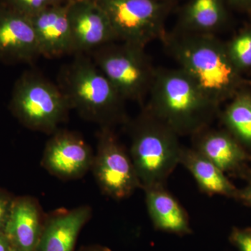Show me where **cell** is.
<instances>
[{
    "label": "cell",
    "instance_id": "2e32d148",
    "mask_svg": "<svg viewBox=\"0 0 251 251\" xmlns=\"http://www.w3.org/2000/svg\"><path fill=\"white\" fill-rule=\"evenodd\" d=\"M144 191L147 209L155 229L179 236L191 233L187 213L165 186Z\"/></svg>",
    "mask_w": 251,
    "mask_h": 251
},
{
    "label": "cell",
    "instance_id": "3957f363",
    "mask_svg": "<svg viewBox=\"0 0 251 251\" xmlns=\"http://www.w3.org/2000/svg\"><path fill=\"white\" fill-rule=\"evenodd\" d=\"M57 85L71 109L84 120L111 127L126 120V100L87 54H75L60 68Z\"/></svg>",
    "mask_w": 251,
    "mask_h": 251
},
{
    "label": "cell",
    "instance_id": "7a4b0ae2",
    "mask_svg": "<svg viewBox=\"0 0 251 251\" xmlns=\"http://www.w3.org/2000/svg\"><path fill=\"white\" fill-rule=\"evenodd\" d=\"M168 52L186 74L214 103L235 93L239 71L229 59L226 45L212 34L179 32L165 36Z\"/></svg>",
    "mask_w": 251,
    "mask_h": 251
},
{
    "label": "cell",
    "instance_id": "e0dca14e",
    "mask_svg": "<svg viewBox=\"0 0 251 251\" xmlns=\"http://www.w3.org/2000/svg\"><path fill=\"white\" fill-rule=\"evenodd\" d=\"M179 163L193 175L202 192L239 199V190L226 177L224 172L194 148L183 147Z\"/></svg>",
    "mask_w": 251,
    "mask_h": 251
},
{
    "label": "cell",
    "instance_id": "8992f818",
    "mask_svg": "<svg viewBox=\"0 0 251 251\" xmlns=\"http://www.w3.org/2000/svg\"><path fill=\"white\" fill-rule=\"evenodd\" d=\"M90 54L125 100L143 103L156 70L145 49L125 42H112L94 50Z\"/></svg>",
    "mask_w": 251,
    "mask_h": 251
},
{
    "label": "cell",
    "instance_id": "5b68a950",
    "mask_svg": "<svg viewBox=\"0 0 251 251\" xmlns=\"http://www.w3.org/2000/svg\"><path fill=\"white\" fill-rule=\"evenodd\" d=\"M9 108L29 129L50 135L67 121L72 110L57 84L34 70L26 71L15 82Z\"/></svg>",
    "mask_w": 251,
    "mask_h": 251
},
{
    "label": "cell",
    "instance_id": "f1b7e54d",
    "mask_svg": "<svg viewBox=\"0 0 251 251\" xmlns=\"http://www.w3.org/2000/svg\"><path fill=\"white\" fill-rule=\"evenodd\" d=\"M158 1H161V0H158Z\"/></svg>",
    "mask_w": 251,
    "mask_h": 251
},
{
    "label": "cell",
    "instance_id": "603a6c76",
    "mask_svg": "<svg viewBox=\"0 0 251 251\" xmlns=\"http://www.w3.org/2000/svg\"><path fill=\"white\" fill-rule=\"evenodd\" d=\"M14 199L0 191V232H4L5 226L9 219Z\"/></svg>",
    "mask_w": 251,
    "mask_h": 251
},
{
    "label": "cell",
    "instance_id": "d6986e66",
    "mask_svg": "<svg viewBox=\"0 0 251 251\" xmlns=\"http://www.w3.org/2000/svg\"><path fill=\"white\" fill-rule=\"evenodd\" d=\"M228 132L242 146L251 148V95L237 94L223 114Z\"/></svg>",
    "mask_w": 251,
    "mask_h": 251
},
{
    "label": "cell",
    "instance_id": "cb8c5ba5",
    "mask_svg": "<svg viewBox=\"0 0 251 251\" xmlns=\"http://www.w3.org/2000/svg\"><path fill=\"white\" fill-rule=\"evenodd\" d=\"M239 199L251 206V179L245 188L239 190Z\"/></svg>",
    "mask_w": 251,
    "mask_h": 251
},
{
    "label": "cell",
    "instance_id": "9c48e42d",
    "mask_svg": "<svg viewBox=\"0 0 251 251\" xmlns=\"http://www.w3.org/2000/svg\"><path fill=\"white\" fill-rule=\"evenodd\" d=\"M67 17L74 55L89 54L100 46L118 41L98 0H71L67 4Z\"/></svg>",
    "mask_w": 251,
    "mask_h": 251
},
{
    "label": "cell",
    "instance_id": "83f0119b",
    "mask_svg": "<svg viewBox=\"0 0 251 251\" xmlns=\"http://www.w3.org/2000/svg\"><path fill=\"white\" fill-rule=\"evenodd\" d=\"M229 1H232L235 4H249V3L251 2V0H229Z\"/></svg>",
    "mask_w": 251,
    "mask_h": 251
},
{
    "label": "cell",
    "instance_id": "6da1fadb",
    "mask_svg": "<svg viewBox=\"0 0 251 251\" xmlns=\"http://www.w3.org/2000/svg\"><path fill=\"white\" fill-rule=\"evenodd\" d=\"M148 97L144 108L179 136L207 128L219 108L179 68L156 69Z\"/></svg>",
    "mask_w": 251,
    "mask_h": 251
},
{
    "label": "cell",
    "instance_id": "f546056e",
    "mask_svg": "<svg viewBox=\"0 0 251 251\" xmlns=\"http://www.w3.org/2000/svg\"><path fill=\"white\" fill-rule=\"evenodd\" d=\"M15 251L13 250V249H12V251Z\"/></svg>",
    "mask_w": 251,
    "mask_h": 251
},
{
    "label": "cell",
    "instance_id": "ffe728a7",
    "mask_svg": "<svg viewBox=\"0 0 251 251\" xmlns=\"http://www.w3.org/2000/svg\"><path fill=\"white\" fill-rule=\"evenodd\" d=\"M231 62L239 72L251 68V29L243 31L226 45Z\"/></svg>",
    "mask_w": 251,
    "mask_h": 251
},
{
    "label": "cell",
    "instance_id": "44dd1931",
    "mask_svg": "<svg viewBox=\"0 0 251 251\" xmlns=\"http://www.w3.org/2000/svg\"><path fill=\"white\" fill-rule=\"evenodd\" d=\"M0 3L29 18L51 5L50 0H0Z\"/></svg>",
    "mask_w": 251,
    "mask_h": 251
},
{
    "label": "cell",
    "instance_id": "d4e9b609",
    "mask_svg": "<svg viewBox=\"0 0 251 251\" xmlns=\"http://www.w3.org/2000/svg\"><path fill=\"white\" fill-rule=\"evenodd\" d=\"M11 244L8 240L7 238L2 232H0V251H11Z\"/></svg>",
    "mask_w": 251,
    "mask_h": 251
},
{
    "label": "cell",
    "instance_id": "7402d4cb",
    "mask_svg": "<svg viewBox=\"0 0 251 251\" xmlns=\"http://www.w3.org/2000/svg\"><path fill=\"white\" fill-rule=\"evenodd\" d=\"M229 239L238 251H251V228L234 227Z\"/></svg>",
    "mask_w": 251,
    "mask_h": 251
},
{
    "label": "cell",
    "instance_id": "5bb4252c",
    "mask_svg": "<svg viewBox=\"0 0 251 251\" xmlns=\"http://www.w3.org/2000/svg\"><path fill=\"white\" fill-rule=\"evenodd\" d=\"M44 222L39 202L31 197L14 199L4 233L15 251H34Z\"/></svg>",
    "mask_w": 251,
    "mask_h": 251
},
{
    "label": "cell",
    "instance_id": "ba28073f",
    "mask_svg": "<svg viewBox=\"0 0 251 251\" xmlns=\"http://www.w3.org/2000/svg\"><path fill=\"white\" fill-rule=\"evenodd\" d=\"M91 170L102 192L115 200L129 197L141 188L130 158L111 127L101 126Z\"/></svg>",
    "mask_w": 251,
    "mask_h": 251
},
{
    "label": "cell",
    "instance_id": "4fadbf2b",
    "mask_svg": "<svg viewBox=\"0 0 251 251\" xmlns=\"http://www.w3.org/2000/svg\"><path fill=\"white\" fill-rule=\"evenodd\" d=\"M92 214L87 205L54 213L44 221L34 251H74L81 229Z\"/></svg>",
    "mask_w": 251,
    "mask_h": 251
},
{
    "label": "cell",
    "instance_id": "52a82bcc",
    "mask_svg": "<svg viewBox=\"0 0 251 251\" xmlns=\"http://www.w3.org/2000/svg\"><path fill=\"white\" fill-rule=\"evenodd\" d=\"M117 39L145 49L166 36L165 8L158 0H98Z\"/></svg>",
    "mask_w": 251,
    "mask_h": 251
},
{
    "label": "cell",
    "instance_id": "484cf974",
    "mask_svg": "<svg viewBox=\"0 0 251 251\" xmlns=\"http://www.w3.org/2000/svg\"><path fill=\"white\" fill-rule=\"evenodd\" d=\"M80 251H112L110 249L102 246L94 245L82 248Z\"/></svg>",
    "mask_w": 251,
    "mask_h": 251
},
{
    "label": "cell",
    "instance_id": "ac0fdd59",
    "mask_svg": "<svg viewBox=\"0 0 251 251\" xmlns=\"http://www.w3.org/2000/svg\"><path fill=\"white\" fill-rule=\"evenodd\" d=\"M225 16L222 0H191L183 13L180 31L212 34L224 23Z\"/></svg>",
    "mask_w": 251,
    "mask_h": 251
},
{
    "label": "cell",
    "instance_id": "9a60e30c",
    "mask_svg": "<svg viewBox=\"0 0 251 251\" xmlns=\"http://www.w3.org/2000/svg\"><path fill=\"white\" fill-rule=\"evenodd\" d=\"M193 148L209 158L224 173L235 171L251 159V156L228 131L206 130L194 135Z\"/></svg>",
    "mask_w": 251,
    "mask_h": 251
},
{
    "label": "cell",
    "instance_id": "8fae6325",
    "mask_svg": "<svg viewBox=\"0 0 251 251\" xmlns=\"http://www.w3.org/2000/svg\"><path fill=\"white\" fill-rule=\"evenodd\" d=\"M39 57L30 18L0 3V62L31 64Z\"/></svg>",
    "mask_w": 251,
    "mask_h": 251
},
{
    "label": "cell",
    "instance_id": "7c38bea8",
    "mask_svg": "<svg viewBox=\"0 0 251 251\" xmlns=\"http://www.w3.org/2000/svg\"><path fill=\"white\" fill-rule=\"evenodd\" d=\"M67 4L50 5L30 18L42 57L56 59L73 54Z\"/></svg>",
    "mask_w": 251,
    "mask_h": 251
},
{
    "label": "cell",
    "instance_id": "4316f807",
    "mask_svg": "<svg viewBox=\"0 0 251 251\" xmlns=\"http://www.w3.org/2000/svg\"><path fill=\"white\" fill-rule=\"evenodd\" d=\"M71 0H50L51 5H64L67 4Z\"/></svg>",
    "mask_w": 251,
    "mask_h": 251
},
{
    "label": "cell",
    "instance_id": "30bf717a",
    "mask_svg": "<svg viewBox=\"0 0 251 251\" xmlns=\"http://www.w3.org/2000/svg\"><path fill=\"white\" fill-rule=\"evenodd\" d=\"M94 154L90 145L75 132L57 130L46 143L41 165L60 179H77L91 168Z\"/></svg>",
    "mask_w": 251,
    "mask_h": 251
},
{
    "label": "cell",
    "instance_id": "277c9868",
    "mask_svg": "<svg viewBox=\"0 0 251 251\" xmlns=\"http://www.w3.org/2000/svg\"><path fill=\"white\" fill-rule=\"evenodd\" d=\"M182 148L179 135L144 108L130 125L129 152L142 189L166 186Z\"/></svg>",
    "mask_w": 251,
    "mask_h": 251
}]
</instances>
